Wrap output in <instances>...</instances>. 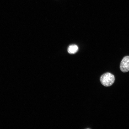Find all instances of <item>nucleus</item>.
Segmentation results:
<instances>
[{
    "label": "nucleus",
    "mask_w": 129,
    "mask_h": 129,
    "mask_svg": "<svg viewBox=\"0 0 129 129\" xmlns=\"http://www.w3.org/2000/svg\"><path fill=\"white\" fill-rule=\"evenodd\" d=\"M115 80L114 75L109 72L106 73L101 76L100 81L101 84L106 87L111 86L114 83Z\"/></svg>",
    "instance_id": "obj_1"
},
{
    "label": "nucleus",
    "mask_w": 129,
    "mask_h": 129,
    "mask_svg": "<svg viewBox=\"0 0 129 129\" xmlns=\"http://www.w3.org/2000/svg\"><path fill=\"white\" fill-rule=\"evenodd\" d=\"M120 68L123 72H126L129 71V56L124 57L120 63Z\"/></svg>",
    "instance_id": "obj_2"
},
{
    "label": "nucleus",
    "mask_w": 129,
    "mask_h": 129,
    "mask_svg": "<svg viewBox=\"0 0 129 129\" xmlns=\"http://www.w3.org/2000/svg\"><path fill=\"white\" fill-rule=\"evenodd\" d=\"M78 46L75 44L70 45L68 48V51L70 54H74L78 50Z\"/></svg>",
    "instance_id": "obj_3"
}]
</instances>
